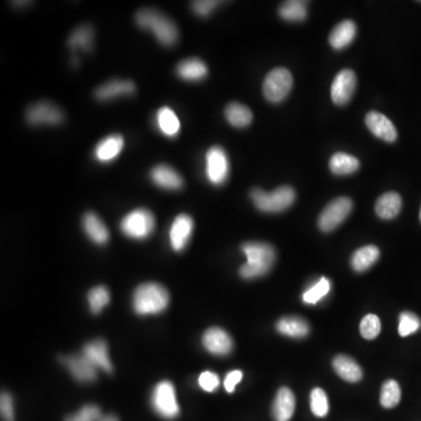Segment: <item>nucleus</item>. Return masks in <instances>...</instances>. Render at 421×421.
I'll list each match as a JSON object with an SVG mask.
<instances>
[{
    "mask_svg": "<svg viewBox=\"0 0 421 421\" xmlns=\"http://www.w3.org/2000/svg\"><path fill=\"white\" fill-rule=\"evenodd\" d=\"M135 20L141 28L154 33L163 46H175L179 32L176 23L165 14L152 9H143L136 14Z\"/></svg>",
    "mask_w": 421,
    "mask_h": 421,
    "instance_id": "obj_2",
    "label": "nucleus"
},
{
    "mask_svg": "<svg viewBox=\"0 0 421 421\" xmlns=\"http://www.w3.org/2000/svg\"><path fill=\"white\" fill-rule=\"evenodd\" d=\"M250 199L255 208L265 213H280L294 204L297 192L292 186L284 185L273 192H266L261 188H253L250 191Z\"/></svg>",
    "mask_w": 421,
    "mask_h": 421,
    "instance_id": "obj_4",
    "label": "nucleus"
},
{
    "mask_svg": "<svg viewBox=\"0 0 421 421\" xmlns=\"http://www.w3.org/2000/svg\"><path fill=\"white\" fill-rule=\"evenodd\" d=\"M421 328V321L418 316L411 311H404L399 316V335L402 337L412 335Z\"/></svg>",
    "mask_w": 421,
    "mask_h": 421,
    "instance_id": "obj_36",
    "label": "nucleus"
},
{
    "mask_svg": "<svg viewBox=\"0 0 421 421\" xmlns=\"http://www.w3.org/2000/svg\"><path fill=\"white\" fill-rule=\"evenodd\" d=\"M124 139L121 135H112L105 137L96 145L95 157L101 163H108L115 159L122 151Z\"/></svg>",
    "mask_w": 421,
    "mask_h": 421,
    "instance_id": "obj_26",
    "label": "nucleus"
},
{
    "mask_svg": "<svg viewBox=\"0 0 421 421\" xmlns=\"http://www.w3.org/2000/svg\"><path fill=\"white\" fill-rule=\"evenodd\" d=\"M356 33V23L352 20H344L331 31L329 36L330 46L336 50H344L353 41Z\"/></svg>",
    "mask_w": 421,
    "mask_h": 421,
    "instance_id": "obj_22",
    "label": "nucleus"
},
{
    "mask_svg": "<svg viewBox=\"0 0 421 421\" xmlns=\"http://www.w3.org/2000/svg\"><path fill=\"white\" fill-rule=\"evenodd\" d=\"M241 250L246 255L247 262L241 267L239 273L246 280L263 277L277 260L274 247L266 243H246Z\"/></svg>",
    "mask_w": 421,
    "mask_h": 421,
    "instance_id": "obj_1",
    "label": "nucleus"
},
{
    "mask_svg": "<svg viewBox=\"0 0 421 421\" xmlns=\"http://www.w3.org/2000/svg\"><path fill=\"white\" fill-rule=\"evenodd\" d=\"M83 230L96 245H105L109 240V230L101 218L94 212H87L82 219Z\"/></svg>",
    "mask_w": 421,
    "mask_h": 421,
    "instance_id": "obj_20",
    "label": "nucleus"
},
{
    "mask_svg": "<svg viewBox=\"0 0 421 421\" xmlns=\"http://www.w3.org/2000/svg\"><path fill=\"white\" fill-rule=\"evenodd\" d=\"M402 390L398 383L393 379H388L382 386L380 391V404L384 408H393L400 403Z\"/></svg>",
    "mask_w": 421,
    "mask_h": 421,
    "instance_id": "obj_33",
    "label": "nucleus"
},
{
    "mask_svg": "<svg viewBox=\"0 0 421 421\" xmlns=\"http://www.w3.org/2000/svg\"><path fill=\"white\" fill-rule=\"evenodd\" d=\"M402 197L397 192H386L375 203V213L383 220H391L402 210Z\"/></svg>",
    "mask_w": 421,
    "mask_h": 421,
    "instance_id": "obj_23",
    "label": "nucleus"
},
{
    "mask_svg": "<svg viewBox=\"0 0 421 421\" xmlns=\"http://www.w3.org/2000/svg\"><path fill=\"white\" fill-rule=\"evenodd\" d=\"M379 257H380V252H379L378 247L373 246V245L358 248L355 253L352 254V268L358 273L366 272L378 261Z\"/></svg>",
    "mask_w": 421,
    "mask_h": 421,
    "instance_id": "obj_27",
    "label": "nucleus"
},
{
    "mask_svg": "<svg viewBox=\"0 0 421 421\" xmlns=\"http://www.w3.org/2000/svg\"><path fill=\"white\" fill-rule=\"evenodd\" d=\"M230 175V161L224 149L212 146L206 154V176L210 184H224Z\"/></svg>",
    "mask_w": 421,
    "mask_h": 421,
    "instance_id": "obj_9",
    "label": "nucleus"
},
{
    "mask_svg": "<svg viewBox=\"0 0 421 421\" xmlns=\"http://www.w3.org/2000/svg\"><path fill=\"white\" fill-rule=\"evenodd\" d=\"M361 163L358 158L344 152H337L331 156L329 161L330 171L336 176H348L358 171Z\"/></svg>",
    "mask_w": 421,
    "mask_h": 421,
    "instance_id": "obj_28",
    "label": "nucleus"
},
{
    "mask_svg": "<svg viewBox=\"0 0 421 421\" xmlns=\"http://www.w3.org/2000/svg\"><path fill=\"white\" fill-rule=\"evenodd\" d=\"M101 418L102 413L99 406L90 404L80 408L74 415H68L65 421H100Z\"/></svg>",
    "mask_w": 421,
    "mask_h": 421,
    "instance_id": "obj_39",
    "label": "nucleus"
},
{
    "mask_svg": "<svg viewBox=\"0 0 421 421\" xmlns=\"http://www.w3.org/2000/svg\"><path fill=\"white\" fill-rule=\"evenodd\" d=\"M336 373L346 382L357 383L362 379L363 370L349 356L339 355L333 361Z\"/></svg>",
    "mask_w": 421,
    "mask_h": 421,
    "instance_id": "obj_25",
    "label": "nucleus"
},
{
    "mask_svg": "<svg viewBox=\"0 0 421 421\" xmlns=\"http://www.w3.org/2000/svg\"><path fill=\"white\" fill-rule=\"evenodd\" d=\"M293 75L287 68H274L263 81V96L272 103H280L289 95L293 88Z\"/></svg>",
    "mask_w": 421,
    "mask_h": 421,
    "instance_id": "obj_6",
    "label": "nucleus"
},
{
    "mask_svg": "<svg viewBox=\"0 0 421 421\" xmlns=\"http://www.w3.org/2000/svg\"><path fill=\"white\" fill-rule=\"evenodd\" d=\"M295 405L297 399L293 391L288 388H281L275 395L272 408L274 420L289 421L295 411Z\"/></svg>",
    "mask_w": 421,
    "mask_h": 421,
    "instance_id": "obj_18",
    "label": "nucleus"
},
{
    "mask_svg": "<svg viewBox=\"0 0 421 421\" xmlns=\"http://www.w3.org/2000/svg\"><path fill=\"white\" fill-rule=\"evenodd\" d=\"M277 330L281 335L293 337V339H303L309 334V324L306 319L299 316H286L279 319L277 323Z\"/></svg>",
    "mask_w": 421,
    "mask_h": 421,
    "instance_id": "obj_24",
    "label": "nucleus"
},
{
    "mask_svg": "<svg viewBox=\"0 0 421 421\" xmlns=\"http://www.w3.org/2000/svg\"><path fill=\"white\" fill-rule=\"evenodd\" d=\"M100 421H119L117 417L115 415H105V417H102V418L100 419Z\"/></svg>",
    "mask_w": 421,
    "mask_h": 421,
    "instance_id": "obj_44",
    "label": "nucleus"
},
{
    "mask_svg": "<svg viewBox=\"0 0 421 421\" xmlns=\"http://www.w3.org/2000/svg\"><path fill=\"white\" fill-rule=\"evenodd\" d=\"M357 78L353 70H342L335 76L331 85V100L336 105H348L355 92Z\"/></svg>",
    "mask_w": 421,
    "mask_h": 421,
    "instance_id": "obj_11",
    "label": "nucleus"
},
{
    "mask_svg": "<svg viewBox=\"0 0 421 421\" xmlns=\"http://www.w3.org/2000/svg\"><path fill=\"white\" fill-rule=\"evenodd\" d=\"M150 177L157 186L164 190L176 191V190H181L184 185L181 176L176 171L175 169H172L169 165H157L150 172Z\"/></svg>",
    "mask_w": 421,
    "mask_h": 421,
    "instance_id": "obj_19",
    "label": "nucleus"
},
{
    "mask_svg": "<svg viewBox=\"0 0 421 421\" xmlns=\"http://www.w3.org/2000/svg\"><path fill=\"white\" fill-rule=\"evenodd\" d=\"M0 411L4 421H14V398L10 393L3 392L0 399Z\"/></svg>",
    "mask_w": 421,
    "mask_h": 421,
    "instance_id": "obj_40",
    "label": "nucleus"
},
{
    "mask_svg": "<svg viewBox=\"0 0 421 421\" xmlns=\"http://www.w3.org/2000/svg\"><path fill=\"white\" fill-rule=\"evenodd\" d=\"M157 127L161 134L168 137H176L181 130V122L176 112L169 107H161L157 112Z\"/></svg>",
    "mask_w": 421,
    "mask_h": 421,
    "instance_id": "obj_30",
    "label": "nucleus"
},
{
    "mask_svg": "<svg viewBox=\"0 0 421 421\" xmlns=\"http://www.w3.org/2000/svg\"><path fill=\"white\" fill-rule=\"evenodd\" d=\"M82 355L97 368L112 373V364L109 358L108 346L103 339H95L83 346Z\"/></svg>",
    "mask_w": 421,
    "mask_h": 421,
    "instance_id": "obj_17",
    "label": "nucleus"
},
{
    "mask_svg": "<svg viewBox=\"0 0 421 421\" xmlns=\"http://www.w3.org/2000/svg\"><path fill=\"white\" fill-rule=\"evenodd\" d=\"M219 1L214 0H201V1H193L191 4L192 10L194 14L201 18H206L213 12L214 9L219 5Z\"/></svg>",
    "mask_w": 421,
    "mask_h": 421,
    "instance_id": "obj_41",
    "label": "nucleus"
},
{
    "mask_svg": "<svg viewBox=\"0 0 421 421\" xmlns=\"http://www.w3.org/2000/svg\"><path fill=\"white\" fill-rule=\"evenodd\" d=\"M279 14L283 20L299 23L307 18V4L304 1H287L281 5Z\"/></svg>",
    "mask_w": 421,
    "mask_h": 421,
    "instance_id": "obj_32",
    "label": "nucleus"
},
{
    "mask_svg": "<svg viewBox=\"0 0 421 421\" xmlns=\"http://www.w3.org/2000/svg\"><path fill=\"white\" fill-rule=\"evenodd\" d=\"M63 366L70 370V375L80 383H92L97 378V368L89 362L85 356H68L61 358Z\"/></svg>",
    "mask_w": 421,
    "mask_h": 421,
    "instance_id": "obj_12",
    "label": "nucleus"
},
{
    "mask_svg": "<svg viewBox=\"0 0 421 421\" xmlns=\"http://www.w3.org/2000/svg\"><path fill=\"white\" fill-rule=\"evenodd\" d=\"M199 385L203 390H205L206 392H213L215 391V388L219 386V377H218L214 372L206 371L203 372L201 375H199Z\"/></svg>",
    "mask_w": 421,
    "mask_h": 421,
    "instance_id": "obj_42",
    "label": "nucleus"
},
{
    "mask_svg": "<svg viewBox=\"0 0 421 421\" xmlns=\"http://www.w3.org/2000/svg\"><path fill=\"white\" fill-rule=\"evenodd\" d=\"M420 220H421V208H420Z\"/></svg>",
    "mask_w": 421,
    "mask_h": 421,
    "instance_id": "obj_45",
    "label": "nucleus"
},
{
    "mask_svg": "<svg viewBox=\"0 0 421 421\" xmlns=\"http://www.w3.org/2000/svg\"><path fill=\"white\" fill-rule=\"evenodd\" d=\"M152 408L159 417L164 419H175L179 415L175 386L168 380L158 383L151 395Z\"/></svg>",
    "mask_w": 421,
    "mask_h": 421,
    "instance_id": "obj_7",
    "label": "nucleus"
},
{
    "mask_svg": "<svg viewBox=\"0 0 421 421\" xmlns=\"http://www.w3.org/2000/svg\"><path fill=\"white\" fill-rule=\"evenodd\" d=\"M27 122L34 127L39 125H59L63 122L65 115L63 110L53 103L47 101L34 103L27 109Z\"/></svg>",
    "mask_w": 421,
    "mask_h": 421,
    "instance_id": "obj_10",
    "label": "nucleus"
},
{
    "mask_svg": "<svg viewBox=\"0 0 421 421\" xmlns=\"http://www.w3.org/2000/svg\"><path fill=\"white\" fill-rule=\"evenodd\" d=\"M193 219L188 214H179L170 228V244L172 250L181 252L188 246L193 232Z\"/></svg>",
    "mask_w": 421,
    "mask_h": 421,
    "instance_id": "obj_13",
    "label": "nucleus"
},
{
    "mask_svg": "<svg viewBox=\"0 0 421 421\" xmlns=\"http://www.w3.org/2000/svg\"><path fill=\"white\" fill-rule=\"evenodd\" d=\"M176 72H177V75L181 80L188 81V82L201 81L208 74V66L205 65L204 61L201 59H196V58L181 61V63H178Z\"/></svg>",
    "mask_w": 421,
    "mask_h": 421,
    "instance_id": "obj_21",
    "label": "nucleus"
},
{
    "mask_svg": "<svg viewBox=\"0 0 421 421\" xmlns=\"http://www.w3.org/2000/svg\"><path fill=\"white\" fill-rule=\"evenodd\" d=\"M225 116L228 122L234 128H246L253 121V114L250 109L238 102L230 103L226 107Z\"/></svg>",
    "mask_w": 421,
    "mask_h": 421,
    "instance_id": "obj_29",
    "label": "nucleus"
},
{
    "mask_svg": "<svg viewBox=\"0 0 421 421\" xmlns=\"http://www.w3.org/2000/svg\"><path fill=\"white\" fill-rule=\"evenodd\" d=\"M155 217L149 210L137 208L127 214L121 221V230L124 235L135 240H144L155 230Z\"/></svg>",
    "mask_w": 421,
    "mask_h": 421,
    "instance_id": "obj_5",
    "label": "nucleus"
},
{
    "mask_svg": "<svg viewBox=\"0 0 421 421\" xmlns=\"http://www.w3.org/2000/svg\"><path fill=\"white\" fill-rule=\"evenodd\" d=\"M310 408L313 415L319 418H324L329 412V402L326 393L322 388H314L310 393Z\"/></svg>",
    "mask_w": 421,
    "mask_h": 421,
    "instance_id": "obj_35",
    "label": "nucleus"
},
{
    "mask_svg": "<svg viewBox=\"0 0 421 421\" xmlns=\"http://www.w3.org/2000/svg\"><path fill=\"white\" fill-rule=\"evenodd\" d=\"M135 92V83L130 80L114 79L96 88L95 97L101 102H107L121 96L134 95Z\"/></svg>",
    "mask_w": 421,
    "mask_h": 421,
    "instance_id": "obj_15",
    "label": "nucleus"
},
{
    "mask_svg": "<svg viewBox=\"0 0 421 421\" xmlns=\"http://www.w3.org/2000/svg\"><path fill=\"white\" fill-rule=\"evenodd\" d=\"M366 124L368 130L378 139L388 143H393L398 139V132L395 124L378 112H370L366 116Z\"/></svg>",
    "mask_w": 421,
    "mask_h": 421,
    "instance_id": "obj_14",
    "label": "nucleus"
},
{
    "mask_svg": "<svg viewBox=\"0 0 421 421\" xmlns=\"http://www.w3.org/2000/svg\"><path fill=\"white\" fill-rule=\"evenodd\" d=\"M94 45V30L90 25H82L73 31L68 39V47L72 50H82L83 52H92Z\"/></svg>",
    "mask_w": 421,
    "mask_h": 421,
    "instance_id": "obj_31",
    "label": "nucleus"
},
{
    "mask_svg": "<svg viewBox=\"0 0 421 421\" xmlns=\"http://www.w3.org/2000/svg\"><path fill=\"white\" fill-rule=\"evenodd\" d=\"M168 290L158 283H144L137 287L132 297V307L139 315H155L168 308Z\"/></svg>",
    "mask_w": 421,
    "mask_h": 421,
    "instance_id": "obj_3",
    "label": "nucleus"
},
{
    "mask_svg": "<svg viewBox=\"0 0 421 421\" xmlns=\"http://www.w3.org/2000/svg\"><path fill=\"white\" fill-rule=\"evenodd\" d=\"M330 281L326 277H322L315 286L311 287L308 292L303 294V301L308 304H315L319 299L326 297L329 293Z\"/></svg>",
    "mask_w": 421,
    "mask_h": 421,
    "instance_id": "obj_38",
    "label": "nucleus"
},
{
    "mask_svg": "<svg viewBox=\"0 0 421 421\" xmlns=\"http://www.w3.org/2000/svg\"><path fill=\"white\" fill-rule=\"evenodd\" d=\"M203 346L213 355L226 356L233 349V341L225 330L210 328L203 336Z\"/></svg>",
    "mask_w": 421,
    "mask_h": 421,
    "instance_id": "obj_16",
    "label": "nucleus"
},
{
    "mask_svg": "<svg viewBox=\"0 0 421 421\" xmlns=\"http://www.w3.org/2000/svg\"><path fill=\"white\" fill-rule=\"evenodd\" d=\"M359 330H361V334H362L364 339H375L380 333V330H382V324H380V319H378V316L373 315V314L366 315L361 322Z\"/></svg>",
    "mask_w": 421,
    "mask_h": 421,
    "instance_id": "obj_37",
    "label": "nucleus"
},
{
    "mask_svg": "<svg viewBox=\"0 0 421 421\" xmlns=\"http://www.w3.org/2000/svg\"><path fill=\"white\" fill-rule=\"evenodd\" d=\"M89 308L92 314H100L110 302L109 290L103 286L94 287L88 293Z\"/></svg>",
    "mask_w": 421,
    "mask_h": 421,
    "instance_id": "obj_34",
    "label": "nucleus"
},
{
    "mask_svg": "<svg viewBox=\"0 0 421 421\" xmlns=\"http://www.w3.org/2000/svg\"><path fill=\"white\" fill-rule=\"evenodd\" d=\"M241 379H243V372L240 370H234V371H230L228 375H226V378H225L224 385L225 388H226V391L228 393H232L234 392V388L235 386L241 382Z\"/></svg>",
    "mask_w": 421,
    "mask_h": 421,
    "instance_id": "obj_43",
    "label": "nucleus"
},
{
    "mask_svg": "<svg viewBox=\"0 0 421 421\" xmlns=\"http://www.w3.org/2000/svg\"><path fill=\"white\" fill-rule=\"evenodd\" d=\"M353 203L348 197H339L330 201L319 217V228L322 232H333L351 213Z\"/></svg>",
    "mask_w": 421,
    "mask_h": 421,
    "instance_id": "obj_8",
    "label": "nucleus"
}]
</instances>
